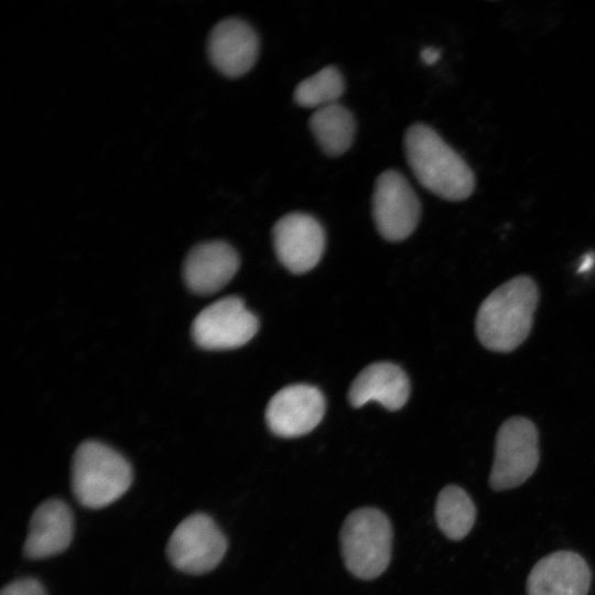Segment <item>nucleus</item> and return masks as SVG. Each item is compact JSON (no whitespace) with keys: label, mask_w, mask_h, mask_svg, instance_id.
Segmentation results:
<instances>
[{"label":"nucleus","mask_w":595,"mask_h":595,"mask_svg":"<svg viewBox=\"0 0 595 595\" xmlns=\"http://www.w3.org/2000/svg\"><path fill=\"white\" fill-rule=\"evenodd\" d=\"M538 303V285L527 274L499 285L477 311L475 332L479 343L495 353L518 348L531 332Z\"/></svg>","instance_id":"1"},{"label":"nucleus","mask_w":595,"mask_h":595,"mask_svg":"<svg viewBox=\"0 0 595 595\" xmlns=\"http://www.w3.org/2000/svg\"><path fill=\"white\" fill-rule=\"evenodd\" d=\"M407 161L420 184L451 202L467 199L475 175L465 160L425 123L410 126L404 136Z\"/></svg>","instance_id":"2"},{"label":"nucleus","mask_w":595,"mask_h":595,"mask_svg":"<svg viewBox=\"0 0 595 595\" xmlns=\"http://www.w3.org/2000/svg\"><path fill=\"white\" fill-rule=\"evenodd\" d=\"M130 463L116 450L85 441L74 452L71 487L76 500L86 508L101 509L119 499L131 486Z\"/></svg>","instance_id":"3"},{"label":"nucleus","mask_w":595,"mask_h":595,"mask_svg":"<svg viewBox=\"0 0 595 595\" xmlns=\"http://www.w3.org/2000/svg\"><path fill=\"white\" fill-rule=\"evenodd\" d=\"M340 550L346 569L356 577L372 580L389 565L392 527L388 517L376 508H359L345 519Z\"/></svg>","instance_id":"4"},{"label":"nucleus","mask_w":595,"mask_h":595,"mask_svg":"<svg viewBox=\"0 0 595 595\" xmlns=\"http://www.w3.org/2000/svg\"><path fill=\"white\" fill-rule=\"evenodd\" d=\"M540 459L539 432L526 416H511L499 426L489 486L496 491L523 484L537 469Z\"/></svg>","instance_id":"5"},{"label":"nucleus","mask_w":595,"mask_h":595,"mask_svg":"<svg viewBox=\"0 0 595 595\" xmlns=\"http://www.w3.org/2000/svg\"><path fill=\"white\" fill-rule=\"evenodd\" d=\"M228 542L217 523L205 513L183 519L172 532L167 545L169 561L187 574H205L223 560Z\"/></svg>","instance_id":"6"},{"label":"nucleus","mask_w":595,"mask_h":595,"mask_svg":"<svg viewBox=\"0 0 595 595\" xmlns=\"http://www.w3.org/2000/svg\"><path fill=\"white\" fill-rule=\"evenodd\" d=\"M371 207L378 232L392 242L408 238L421 216L419 197L409 181L396 170H387L377 177Z\"/></svg>","instance_id":"7"},{"label":"nucleus","mask_w":595,"mask_h":595,"mask_svg":"<svg viewBox=\"0 0 595 595\" xmlns=\"http://www.w3.org/2000/svg\"><path fill=\"white\" fill-rule=\"evenodd\" d=\"M257 317L237 296L223 298L201 311L192 324L194 342L204 349H234L258 331Z\"/></svg>","instance_id":"8"},{"label":"nucleus","mask_w":595,"mask_h":595,"mask_svg":"<svg viewBox=\"0 0 595 595\" xmlns=\"http://www.w3.org/2000/svg\"><path fill=\"white\" fill-rule=\"evenodd\" d=\"M272 237L280 262L293 273L313 269L324 252V229L318 220L305 213L281 217L273 226Z\"/></svg>","instance_id":"9"},{"label":"nucleus","mask_w":595,"mask_h":595,"mask_svg":"<svg viewBox=\"0 0 595 595\" xmlns=\"http://www.w3.org/2000/svg\"><path fill=\"white\" fill-rule=\"evenodd\" d=\"M324 412L322 392L313 386L299 383L282 388L271 398L266 420L275 435L298 437L316 428Z\"/></svg>","instance_id":"10"},{"label":"nucleus","mask_w":595,"mask_h":595,"mask_svg":"<svg viewBox=\"0 0 595 595\" xmlns=\"http://www.w3.org/2000/svg\"><path fill=\"white\" fill-rule=\"evenodd\" d=\"M258 52L257 33L239 18L219 21L207 39L210 63L227 77H239L249 72L257 61Z\"/></svg>","instance_id":"11"},{"label":"nucleus","mask_w":595,"mask_h":595,"mask_svg":"<svg viewBox=\"0 0 595 595\" xmlns=\"http://www.w3.org/2000/svg\"><path fill=\"white\" fill-rule=\"evenodd\" d=\"M591 578V570L580 554L556 551L532 567L527 580V594L587 595Z\"/></svg>","instance_id":"12"},{"label":"nucleus","mask_w":595,"mask_h":595,"mask_svg":"<svg viewBox=\"0 0 595 595\" xmlns=\"http://www.w3.org/2000/svg\"><path fill=\"white\" fill-rule=\"evenodd\" d=\"M74 534V517L68 505L51 498L33 511L23 553L31 560H43L64 552Z\"/></svg>","instance_id":"13"},{"label":"nucleus","mask_w":595,"mask_h":595,"mask_svg":"<svg viewBox=\"0 0 595 595\" xmlns=\"http://www.w3.org/2000/svg\"><path fill=\"white\" fill-rule=\"evenodd\" d=\"M238 268L237 251L225 241L213 240L198 244L188 251L183 277L191 291L208 295L223 289Z\"/></svg>","instance_id":"14"},{"label":"nucleus","mask_w":595,"mask_h":595,"mask_svg":"<svg viewBox=\"0 0 595 595\" xmlns=\"http://www.w3.org/2000/svg\"><path fill=\"white\" fill-rule=\"evenodd\" d=\"M410 382L404 371L391 363H375L364 368L353 381L348 399L353 407L377 401L391 411L408 401Z\"/></svg>","instance_id":"15"},{"label":"nucleus","mask_w":595,"mask_h":595,"mask_svg":"<svg viewBox=\"0 0 595 595\" xmlns=\"http://www.w3.org/2000/svg\"><path fill=\"white\" fill-rule=\"evenodd\" d=\"M309 127L323 152L329 156H338L350 148L356 122L346 107L335 102L315 109Z\"/></svg>","instance_id":"16"},{"label":"nucleus","mask_w":595,"mask_h":595,"mask_svg":"<svg viewBox=\"0 0 595 595\" xmlns=\"http://www.w3.org/2000/svg\"><path fill=\"white\" fill-rule=\"evenodd\" d=\"M435 519L439 528L448 539L462 540L475 523L476 508L462 487L447 485L436 498Z\"/></svg>","instance_id":"17"},{"label":"nucleus","mask_w":595,"mask_h":595,"mask_svg":"<svg viewBox=\"0 0 595 595\" xmlns=\"http://www.w3.org/2000/svg\"><path fill=\"white\" fill-rule=\"evenodd\" d=\"M344 91L342 73L329 65L300 82L294 89L293 99L301 107L318 109L337 102Z\"/></svg>","instance_id":"18"},{"label":"nucleus","mask_w":595,"mask_h":595,"mask_svg":"<svg viewBox=\"0 0 595 595\" xmlns=\"http://www.w3.org/2000/svg\"><path fill=\"white\" fill-rule=\"evenodd\" d=\"M1 595H47L43 585L35 578L23 577L6 585Z\"/></svg>","instance_id":"19"},{"label":"nucleus","mask_w":595,"mask_h":595,"mask_svg":"<svg viewBox=\"0 0 595 595\" xmlns=\"http://www.w3.org/2000/svg\"><path fill=\"white\" fill-rule=\"evenodd\" d=\"M421 58L424 64L433 65L440 58V51L434 47H425L421 52Z\"/></svg>","instance_id":"20"}]
</instances>
